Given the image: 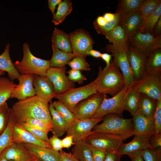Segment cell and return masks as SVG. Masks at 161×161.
<instances>
[{"label":"cell","instance_id":"40","mask_svg":"<svg viewBox=\"0 0 161 161\" xmlns=\"http://www.w3.org/2000/svg\"><path fill=\"white\" fill-rule=\"evenodd\" d=\"M120 15L117 13H115V16L112 20L108 21L104 26L98 25L95 21L93 23L94 27L97 33L105 35L113 28L118 24L120 19Z\"/></svg>","mask_w":161,"mask_h":161},{"label":"cell","instance_id":"31","mask_svg":"<svg viewBox=\"0 0 161 161\" xmlns=\"http://www.w3.org/2000/svg\"><path fill=\"white\" fill-rule=\"evenodd\" d=\"M53 54L49 61L50 67L62 68L76 55L72 52L63 51L52 45Z\"/></svg>","mask_w":161,"mask_h":161},{"label":"cell","instance_id":"47","mask_svg":"<svg viewBox=\"0 0 161 161\" xmlns=\"http://www.w3.org/2000/svg\"><path fill=\"white\" fill-rule=\"evenodd\" d=\"M155 133H161V100H157L156 110L154 117Z\"/></svg>","mask_w":161,"mask_h":161},{"label":"cell","instance_id":"23","mask_svg":"<svg viewBox=\"0 0 161 161\" xmlns=\"http://www.w3.org/2000/svg\"><path fill=\"white\" fill-rule=\"evenodd\" d=\"M22 144L42 161H61L59 152L54 151L52 148L29 143Z\"/></svg>","mask_w":161,"mask_h":161},{"label":"cell","instance_id":"41","mask_svg":"<svg viewBox=\"0 0 161 161\" xmlns=\"http://www.w3.org/2000/svg\"><path fill=\"white\" fill-rule=\"evenodd\" d=\"M85 58L76 55L67 64L72 69L79 71H89L91 68L87 62Z\"/></svg>","mask_w":161,"mask_h":161},{"label":"cell","instance_id":"32","mask_svg":"<svg viewBox=\"0 0 161 161\" xmlns=\"http://www.w3.org/2000/svg\"><path fill=\"white\" fill-rule=\"evenodd\" d=\"M144 0L119 1L116 12L120 16L138 12Z\"/></svg>","mask_w":161,"mask_h":161},{"label":"cell","instance_id":"5","mask_svg":"<svg viewBox=\"0 0 161 161\" xmlns=\"http://www.w3.org/2000/svg\"><path fill=\"white\" fill-rule=\"evenodd\" d=\"M132 85L126 86L118 93L110 98H107L105 94L103 101L92 118L103 117L110 114H115L123 117L124 110L126 97L131 89Z\"/></svg>","mask_w":161,"mask_h":161},{"label":"cell","instance_id":"17","mask_svg":"<svg viewBox=\"0 0 161 161\" xmlns=\"http://www.w3.org/2000/svg\"><path fill=\"white\" fill-rule=\"evenodd\" d=\"M6 159L13 161H34L38 158L22 143H13L1 154Z\"/></svg>","mask_w":161,"mask_h":161},{"label":"cell","instance_id":"34","mask_svg":"<svg viewBox=\"0 0 161 161\" xmlns=\"http://www.w3.org/2000/svg\"><path fill=\"white\" fill-rule=\"evenodd\" d=\"M141 94L137 91L131 89L126 98L124 110L129 111L133 116L137 111Z\"/></svg>","mask_w":161,"mask_h":161},{"label":"cell","instance_id":"15","mask_svg":"<svg viewBox=\"0 0 161 161\" xmlns=\"http://www.w3.org/2000/svg\"><path fill=\"white\" fill-rule=\"evenodd\" d=\"M128 55L129 66L134 82L138 81L146 75L147 56L143 55L130 45Z\"/></svg>","mask_w":161,"mask_h":161},{"label":"cell","instance_id":"2","mask_svg":"<svg viewBox=\"0 0 161 161\" xmlns=\"http://www.w3.org/2000/svg\"><path fill=\"white\" fill-rule=\"evenodd\" d=\"M97 92L109 94L113 97L121 91L126 86L123 73L113 60L106 70L99 68L98 76L94 80Z\"/></svg>","mask_w":161,"mask_h":161},{"label":"cell","instance_id":"53","mask_svg":"<svg viewBox=\"0 0 161 161\" xmlns=\"http://www.w3.org/2000/svg\"><path fill=\"white\" fill-rule=\"evenodd\" d=\"M61 143L63 148H69L75 143L74 142L73 137L72 136L66 135L61 140Z\"/></svg>","mask_w":161,"mask_h":161},{"label":"cell","instance_id":"46","mask_svg":"<svg viewBox=\"0 0 161 161\" xmlns=\"http://www.w3.org/2000/svg\"><path fill=\"white\" fill-rule=\"evenodd\" d=\"M67 72L68 74L67 76L68 79L73 82H77L81 84L86 80L85 76L82 74L80 71L71 69Z\"/></svg>","mask_w":161,"mask_h":161},{"label":"cell","instance_id":"57","mask_svg":"<svg viewBox=\"0 0 161 161\" xmlns=\"http://www.w3.org/2000/svg\"><path fill=\"white\" fill-rule=\"evenodd\" d=\"M48 7L53 16L55 14L56 7L62 1L61 0H48Z\"/></svg>","mask_w":161,"mask_h":161},{"label":"cell","instance_id":"52","mask_svg":"<svg viewBox=\"0 0 161 161\" xmlns=\"http://www.w3.org/2000/svg\"><path fill=\"white\" fill-rule=\"evenodd\" d=\"M122 156L117 151L106 153L104 161H120Z\"/></svg>","mask_w":161,"mask_h":161},{"label":"cell","instance_id":"28","mask_svg":"<svg viewBox=\"0 0 161 161\" xmlns=\"http://www.w3.org/2000/svg\"><path fill=\"white\" fill-rule=\"evenodd\" d=\"M72 152L79 161H94L92 146L86 139L75 143Z\"/></svg>","mask_w":161,"mask_h":161},{"label":"cell","instance_id":"25","mask_svg":"<svg viewBox=\"0 0 161 161\" xmlns=\"http://www.w3.org/2000/svg\"><path fill=\"white\" fill-rule=\"evenodd\" d=\"M10 44L6 45L4 52L0 55V70L7 72L12 81L18 79L20 74L18 72L11 59L9 54Z\"/></svg>","mask_w":161,"mask_h":161},{"label":"cell","instance_id":"6","mask_svg":"<svg viewBox=\"0 0 161 161\" xmlns=\"http://www.w3.org/2000/svg\"><path fill=\"white\" fill-rule=\"evenodd\" d=\"M103 122L97 125L93 131L98 132L126 134L134 132L132 119H125L114 114L105 115Z\"/></svg>","mask_w":161,"mask_h":161},{"label":"cell","instance_id":"45","mask_svg":"<svg viewBox=\"0 0 161 161\" xmlns=\"http://www.w3.org/2000/svg\"><path fill=\"white\" fill-rule=\"evenodd\" d=\"M23 127L37 138L50 144L47 132L31 127L25 123L21 124Z\"/></svg>","mask_w":161,"mask_h":161},{"label":"cell","instance_id":"63","mask_svg":"<svg viewBox=\"0 0 161 161\" xmlns=\"http://www.w3.org/2000/svg\"><path fill=\"white\" fill-rule=\"evenodd\" d=\"M34 161H42L39 160L38 158H37Z\"/></svg>","mask_w":161,"mask_h":161},{"label":"cell","instance_id":"20","mask_svg":"<svg viewBox=\"0 0 161 161\" xmlns=\"http://www.w3.org/2000/svg\"><path fill=\"white\" fill-rule=\"evenodd\" d=\"M142 20L141 15L137 12L120 16L118 25L124 30L129 39L140 30Z\"/></svg>","mask_w":161,"mask_h":161},{"label":"cell","instance_id":"44","mask_svg":"<svg viewBox=\"0 0 161 161\" xmlns=\"http://www.w3.org/2000/svg\"><path fill=\"white\" fill-rule=\"evenodd\" d=\"M24 123H26L31 127L45 131L47 133L51 131L52 130L51 125L41 120L35 118H29Z\"/></svg>","mask_w":161,"mask_h":161},{"label":"cell","instance_id":"14","mask_svg":"<svg viewBox=\"0 0 161 161\" xmlns=\"http://www.w3.org/2000/svg\"><path fill=\"white\" fill-rule=\"evenodd\" d=\"M66 67H50L47 72V76L52 83L54 90L60 95L75 87L74 82L70 81L66 75Z\"/></svg>","mask_w":161,"mask_h":161},{"label":"cell","instance_id":"1","mask_svg":"<svg viewBox=\"0 0 161 161\" xmlns=\"http://www.w3.org/2000/svg\"><path fill=\"white\" fill-rule=\"evenodd\" d=\"M30 118L39 119L52 126L49 105L36 95L19 100L10 109L9 119L14 124L21 125Z\"/></svg>","mask_w":161,"mask_h":161},{"label":"cell","instance_id":"3","mask_svg":"<svg viewBox=\"0 0 161 161\" xmlns=\"http://www.w3.org/2000/svg\"><path fill=\"white\" fill-rule=\"evenodd\" d=\"M23 57L20 61L13 63L20 74H31L41 76H47L50 68L49 61L42 59L34 56L31 52L29 44L24 43L23 46Z\"/></svg>","mask_w":161,"mask_h":161},{"label":"cell","instance_id":"26","mask_svg":"<svg viewBox=\"0 0 161 161\" xmlns=\"http://www.w3.org/2000/svg\"><path fill=\"white\" fill-rule=\"evenodd\" d=\"M104 35L106 38L114 45L125 48L129 47V44L126 34L118 24Z\"/></svg>","mask_w":161,"mask_h":161},{"label":"cell","instance_id":"12","mask_svg":"<svg viewBox=\"0 0 161 161\" xmlns=\"http://www.w3.org/2000/svg\"><path fill=\"white\" fill-rule=\"evenodd\" d=\"M103 117L81 120L75 118L69 124L66 132V135L72 136L75 143L85 140L91 133L92 129Z\"/></svg>","mask_w":161,"mask_h":161},{"label":"cell","instance_id":"60","mask_svg":"<svg viewBox=\"0 0 161 161\" xmlns=\"http://www.w3.org/2000/svg\"><path fill=\"white\" fill-rule=\"evenodd\" d=\"M115 16V13H106L103 16V17L108 22L113 20Z\"/></svg>","mask_w":161,"mask_h":161},{"label":"cell","instance_id":"51","mask_svg":"<svg viewBox=\"0 0 161 161\" xmlns=\"http://www.w3.org/2000/svg\"><path fill=\"white\" fill-rule=\"evenodd\" d=\"M61 161H79L72 153H66L63 150L59 152Z\"/></svg>","mask_w":161,"mask_h":161},{"label":"cell","instance_id":"27","mask_svg":"<svg viewBox=\"0 0 161 161\" xmlns=\"http://www.w3.org/2000/svg\"><path fill=\"white\" fill-rule=\"evenodd\" d=\"M52 45L66 52H72L69 35L63 30L55 28L52 37Z\"/></svg>","mask_w":161,"mask_h":161},{"label":"cell","instance_id":"24","mask_svg":"<svg viewBox=\"0 0 161 161\" xmlns=\"http://www.w3.org/2000/svg\"><path fill=\"white\" fill-rule=\"evenodd\" d=\"M49 109L52 117L51 131L53 135L61 137L66 133L69 125L54 108L52 101L49 105Z\"/></svg>","mask_w":161,"mask_h":161},{"label":"cell","instance_id":"9","mask_svg":"<svg viewBox=\"0 0 161 161\" xmlns=\"http://www.w3.org/2000/svg\"><path fill=\"white\" fill-rule=\"evenodd\" d=\"M129 48L120 47L110 44H108L106 47L107 51L112 53L114 57V62L122 71L126 86L132 85L134 82L129 64Z\"/></svg>","mask_w":161,"mask_h":161},{"label":"cell","instance_id":"22","mask_svg":"<svg viewBox=\"0 0 161 161\" xmlns=\"http://www.w3.org/2000/svg\"><path fill=\"white\" fill-rule=\"evenodd\" d=\"M150 141V136L135 135L131 142L123 143L117 152L123 155L146 149H152Z\"/></svg>","mask_w":161,"mask_h":161},{"label":"cell","instance_id":"59","mask_svg":"<svg viewBox=\"0 0 161 161\" xmlns=\"http://www.w3.org/2000/svg\"><path fill=\"white\" fill-rule=\"evenodd\" d=\"M101 53L99 51L92 49L90 50L88 53V55H91L96 58H100Z\"/></svg>","mask_w":161,"mask_h":161},{"label":"cell","instance_id":"48","mask_svg":"<svg viewBox=\"0 0 161 161\" xmlns=\"http://www.w3.org/2000/svg\"><path fill=\"white\" fill-rule=\"evenodd\" d=\"M49 143L52 148L54 151L59 152L62 151L61 140L57 136L53 135L49 139Z\"/></svg>","mask_w":161,"mask_h":161},{"label":"cell","instance_id":"56","mask_svg":"<svg viewBox=\"0 0 161 161\" xmlns=\"http://www.w3.org/2000/svg\"><path fill=\"white\" fill-rule=\"evenodd\" d=\"M112 56H113L112 54L110 55L107 53L101 54L100 58L106 62V66L103 69V70H106L109 67Z\"/></svg>","mask_w":161,"mask_h":161},{"label":"cell","instance_id":"61","mask_svg":"<svg viewBox=\"0 0 161 161\" xmlns=\"http://www.w3.org/2000/svg\"><path fill=\"white\" fill-rule=\"evenodd\" d=\"M0 161H13L11 160H8L4 157L2 154L0 156Z\"/></svg>","mask_w":161,"mask_h":161},{"label":"cell","instance_id":"62","mask_svg":"<svg viewBox=\"0 0 161 161\" xmlns=\"http://www.w3.org/2000/svg\"><path fill=\"white\" fill-rule=\"evenodd\" d=\"M5 72L3 71L0 70V76L4 75V74Z\"/></svg>","mask_w":161,"mask_h":161},{"label":"cell","instance_id":"36","mask_svg":"<svg viewBox=\"0 0 161 161\" xmlns=\"http://www.w3.org/2000/svg\"><path fill=\"white\" fill-rule=\"evenodd\" d=\"M161 16V3L152 14L146 19L142 21L139 31L143 33L151 34L154 25Z\"/></svg>","mask_w":161,"mask_h":161},{"label":"cell","instance_id":"19","mask_svg":"<svg viewBox=\"0 0 161 161\" xmlns=\"http://www.w3.org/2000/svg\"><path fill=\"white\" fill-rule=\"evenodd\" d=\"M12 137L13 143H29L52 148L49 144L36 138L25 129L21 125L14 123L12 129Z\"/></svg>","mask_w":161,"mask_h":161},{"label":"cell","instance_id":"10","mask_svg":"<svg viewBox=\"0 0 161 161\" xmlns=\"http://www.w3.org/2000/svg\"><path fill=\"white\" fill-rule=\"evenodd\" d=\"M131 89L157 100H161V74L146 75L135 81Z\"/></svg>","mask_w":161,"mask_h":161},{"label":"cell","instance_id":"16","mask_svg":"<svg viewBox=\"0 0 161 161\" xmlns=\"http://www.w3.org/2000/svg\"><path fill=\"white\" fill-rule=\"evenodd\" d=\"M34 75L31 74H20L18 79L19 83L13 90L10 98H15L21 100L35 95L33 83Z\"/></svg>","mask_w":161,"mask_h":161},{"label":"cell","instance_id":"35","mask_svg":"<svg viewBox=\"0 0 161 161\" xmlns=\"http://www.w3.org/2000/svg\"><path fill=\"white\" fill-rule=\"evenodd\" d=\"M17 85L7 78L0 77V105L10 98L13 90Z\"/></svg>","mask_w":161,"mask_h":161},{"label":"cell","instance_id":"18","mask_svg":"<svg viewBox=\"0 0 161 161\" xmlns=\"http://www.w3.org/2000/svg\"><path fill=\"white\" fill-rule=\"evenodd\" d=\"M33 83L36 95L47 103L51 102L52 99L57 95L52 83L47 76L34 75Z\"/></svg>","mask_w":161,"mask_h":161},{"label":"cell","instance_id":"11","mask_svg":"<svg viewBox=\"0 0 161 161\" xmlns=\"http://www.w3.org/2000/svg\"><path fill=\"white\" fill-rule=\"evenodd\" d=\"M72 53L86 58L92 49L94 41L87 31L80 29L69 34Z\"/></svg>","mask_w":161,"mask_h":161},{"label":"cell","instance_id":"58","mask_svg":"<svg viewBox=\"0 0 161 161\" xmlns=\"http://www.w3.org/2000/svg\"><path fill=\"white\" fill-rule=\"evenodd\" d=\"M95 21L96 24L100 26H104L108 22L103 16H98Z\"/></svg>","mask_w":161,"mask_h":161},{"label":"cell","instance_id":"49","mask_svg":"<svg viewBox=\"0 0 161 161\" xmlns=\"http://www.w3.org/2000/svg\"><path fill=\"white\" fill-rule=\"evenodd\" d=\"M92 150L94 161H104L106 152L92 146Z\"/></svg>","mask_w":161,"mask_h":161},{"label":"cell","instance_id":"30","mask_svg":"<svg viewBox=\"0 0 161 161\" xmlns=\"http://www.w3.org/2000/svg\"><path fill=\"white\" fill-rule=\"evenodd\" d=\"M145 71L147 75L161 74V49L157 48L146 58Z\"/></svg>","mask_w":161,"mask_h":161},{"label":"cell","instance_id":"50","mask_svg":"<svg viewBox=\"0 0 161 161\" xmlns=\"http://www.w3.org/2000/svg\"><path fill=\"white\" fill-rule=\"evenodd\" d=\"M150 143L152 149L161 147V133L151 136Z\"/></svg>","mask_w":161,"mask_h":161},{"label":"cell","instance_id":"38","mask_svg":"<svg viewBox=\"0 0 161 161\" xmlns=\"http://www.w3.org/2000/svg\"><path fill=\"white\" fill-rule=\"evenodd\" d=\"M13 123L9 119L6 129L0 135V156L3 151L13 143L12 132Z\"/></svg>","mask_w":161,"mask_h":161},{"label":"cell","instance_id":"43","mask_svg":"<svg viewBox=\"0 0 161 161\" xmlns=\"http://www.w3.org/2000/svg\"><path fill=\"white\" fill-rule=\"evenodd\" d=\"M141 153L144 161H161V147L146 149Z\"/></svg>","mask_w":161,"mask_h":161},{"label":"cell","instance_id":"21","mask_svg":"<svg viewBox=\"0 0 161 161\" xmlns=\"http://www.w3.org/2000/svg\"><path fill=\"white\" fill-rule=\"evenodd\" d=\"M133 116L134 135L151 136L155 133L154 119L147 118L137 112Z\"/></svg>","mask_w":161,"mask_h":161},{"label":"cell","instance_id":"37","mask_svg":"<svg viewBox=\"0 0 161 161\" xmlns=\"http://www.w3.org/2000/svg\"><path fill=\"white\" fill-rule=\"evenodd\" d=\"M161 3V0H144L138 11L142 16V21L152 14Z\"/></svg>","mask_w":161,"mask_h":161},{"label":"cell","instance_id":"7","mask_svg":"<svg viewBox=\"0 0 161 161\" xmlns=\"http://www.w3.org/2000/svg\"><path fill=\"white\" fill-rule=\"evenodd\" d=\"M97 92L94 80L78 88H72L55 97L73 113L76 106L82 100Z\"/></svg>","mask_w":161,"mask_h":161},{"label":"cell","instance_id":"8","mask_svg":"<svg viewBox=\"0 0 161 161\" xmlns=\"http://www.w3.org/2000/svg\"><path fill=\"white\" fill-rule=\"evenodd\" d=\"M128 40L129 45L144 56H147L156 49L161 48V35L154 36L138 30Z\"/></svg>","mask_w":161,"mask_h":161},{"label":"cell","instance_id":"13","mask_svg":"<svg viewBox=\"0 0 161 161\" xmlns=\"http://www.w3.org/2000/svg\"><path fill=\"white\" fill-rule=\"evenodd\" d=\"M105 94L97 92L80 101L73 112L76 118L81 120L92 118L102 102Z\"/></svg>","mask_w":161,"mask_h":161},{"label":"cell","instance_id":"33","mask_svg":"<svg viewBox=\"0 0 161 161\" xmlns=\"http://www.w3.org/2000/svg\"><path fill=\"white\" fill-rule=\"evenodd\" d=\"M72 10V2L64 0L58 5L56 13L53 16L52 21L55 25L61 23L66 16L70 13Z\"/></svg>","mask_w":161,"mask_h":161},{"label":"cell","instance_id":"29","mask_svg":"<svg viewBox=\"0 0 161 161\" xmlns=\"http://www.w3.org/2000/svg\"><path fill=\"white\" fill-rule=\"evenodd\" d=\"M157 101L155 99L142 94L137 112L147 118L154 119Z\"/></svg>","mask_w":161,"mask_h":161},{"label":"cell","instance_id":"54","mask_svg":"<svg viewBox=\"0 0 161 161\" xmlns=\"http://www.w3.org/2000/svg\"><path fill=\"white\" fill-rule=\"evenodd\" d=\"M151 34L154 36L161 35V16L154 25Z\"/></svg>","mask_w":161,"mask_h":161},{"label":"cell","instance_id":"55","mask_svg":"<svg viewBox=\"0 0 161 161\" xmlns=\"http://www.w3.org/2000/svg\"><path fill=\"white\" fill-rule=\"evenodd\" d=\"M141 151L132 152L127 154L131 161H144L141 155Z\"/></svg>","mask_w":161,"mask_h":161},{"label":"cell","instance_id":"39","mask_svg":"<svg viewBox=\"0 0 161 161\" xmlns=\"http://www.w3.org/2000/svg\"><path fill=\"white\" fill-rule=\"evenodd\" d=\"M52 104L54 108L69 125L76 118L74 113L62 103L58 101H55L52 102Z\"/></svg>","mask_w":161,"mask_h":161},{"label":"cell","instance_id":"42","mask_svg":"<svg viewBox=\"0 0 161 161\" xmlns=\"http://www.w3.org/2000/svg\"><path fill=\"white\" fill-rule=\"evenodd\" d=\"M10 109L6 102L0 105V135L4 131L8 124Z\"/></svg>","mask_w":161,"mask_h":161},{"label":"cell","instance_id":"4","mask_svg":"<svg viewBox=\"0 0 161 161\" xmlns=\"http://www.w3.org/2000/svg\"><path fill=\"white\" fill-rule=\"evenodd\" d=\"M133 135H134V132L117 134L92 131L86 140L92 146L108 153L117 151L124 141Z\"/></svg>","mask_w":161,"mask_h":161}]
</instances>
